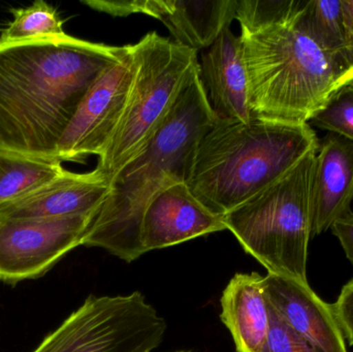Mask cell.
<instances>
[{
    "label": "cell",
    "instance_id": "13",
    "mask_svg": "<svg viewBox=\"0 0 353 352\" xmlns=\"http://www.w3.org/2000/svg\"><path fill=\"white\" fill-rule=\"evenodd\" d=\"M111 182L95 169L64 171L26 196L0 206V219H51L92 215L107 196Z\"/></svg>",
    "mask_w": 353,
    "mask_h": 352
},
{
    "label": "cell",
    "instance_id": "3",
    "mask_svg": "<svg viewBox=\"0 0 353 352\" xmlns=\"http://www.w3.org/2000/svg\"><path fill=\"white\" fill-rule=\"evenodd\" d=\"M216 120L197 62L152 138L112 179L82 245L103 248L128 262L145 254L141 225L147 205L161 190L187 181L197 145Z\"/></svg>",
    "mask_w": 353,
    "mask_h": 352
},
{
    "label": "cell",
    "instance_id": "22",
    "mask_svg": "<svg viewBox=\"0 0 353 352\" xmlns=\"http://www.w3.org/2000/svg\"><path fill=\"white\" fill-rule=\"evenodd\" d=\"M331 305L344 339L353 346V278L344 285L337 301Z\"/></svg>",
    "mask_w": 353,
    "mask_h": 352
},
{
    "label": "cell",
    "instance_id": "23",
    "mask_svg": "<svg viewBox=\"0 0 353 352\" xmlns=\"http://www.w3.org/2000/svg\"><path fill=\"white\" fill-rule=\"evenodd\" d=\"M332 233L339 240L346 258L353 266V212L350 211L341 218L334 222L331 227Z\"/></svg>",
    "mask_w": 353,
    "mask_h": 352
},
{
    "label": "cell",
    "instance_id": "19",
    "mask_svg": "<svg viewBox=\"0 0 353 352\" xmlns=\"http://www.w3.org/2000/svg\"><path fill=\"white\" fill-rule=\"evenodd\" d=\"M14 20L2 30L0 41H17L39 37H63V21L57 10L43 0L28 8L12 10Z\"/></svg>",
    "mask_w": 353,
    "mask_h": 352
},
{
    "label": "cell",
    "instance_id": "24",
    "mask_svg": "<svg viewBox=\"0 0 353 352\" xmlns=\"http://www.w3.org/2000/svg\"><path fill=\"white\" fill-rule=\"evenodd\" d=\"M344 26H345L346 45L353 57V0H342Z\"/></svg>",
    "mask_w": 353,
    "mask_h": 352
},
{
    "label": "cell",
    "instance_id": "10",
    "mask_svg": "<svg viewBox=\"0 0 353 352\" xmlns=\"http://www.w3.org/2000/svg\"><path fill=\"white\" fill-rule=\"evenodd\" d=\"M85 4L115 17L144 14L163 22L179 45L193 51L207 49L236 19L238 0L163 1L87 0Z\"/></svg>",
    "mask_w": 353,
    "mask_h": 352
},
{
    "label": "cell",
    "instance_id": "20",
    "mask_svg": "<svg viewBox=\"0 0 353 352\" xmlns=\"http://www.w3.org/2000/svg\"><path fill=\"white\" fill-rule=\"evenodd\" d=\"M309 124L353 142V83L342 87Z\"/></svg>",
    "mask_w": 353,
    "mask_h": 352
},
{
    "label": "cell",
    "instance_id": "25",
    "mask_svg": "<svg viewBox=\"0 0 353 352\" xmlns=\"http://www.w3.org/2000/svg\"><path fill=\"white\" fill-rule=\"evenodd\" d=\"M178 352H189V351H178Z\"/></svg>",
    "mask_w": 353,
    "mask_h": 352
},
{
    "label": "cell",
    "instance_id": "9",
    "mask_svg": "<svg viewBox=\"0 0 353 352\" xmlns=\"http://www.w3.org/2000/svg\"><path fill=\"white\" fill-rule=\"evenodd\" d=\"M134 76L130 45L125 55L101 74L79 105L57 148L59 161L101 157L119 126Z\"/></svg>",
    "mask_w": 353,
    "mask_h": 352
},
{
    "label": "cell",
    "instance_id": "8",
    "mask_svg": "<svg viewBox=\"0 0 353 352\" xmlns=\"http://www.w3.org/2000/svg\"><path fill=\"white\" fill-rule=\"evenodd\" d=\"M91 218L0 219V280L14 284L43 276L82 245Z\"/></svg>",
    "mask_w": 353,
    "mask_h": 352
},
{
    "label": "cell",
    "instance_id": "18",
    "mask_svg": "<svg viewBox=\"0 0 353 352\" xmlns=\"http://www.w3.org/2000/svg\"><path fill=\"white\" fill-rule=\"evenodd\" d=\"M306 18L317 43L330 53L353 65V57L346 45L342 0L307 1Z\"/></svg>",
    "mask_w": 353,
    "mask_h": 352
},
{
    "label": "cell",
    "instance_id": "15",
    "mask_svg": "<svg viewBox=\"0 0 353 352\" xmlns=\"http://www.w3.org/2000/svg\"><path fill=\"white\" fill-rule=\"evenodd\" d=\"M199 74L210 105L219 119L251 121L248 78L240 37L224 29L201 51Z\"/></svg>",
    "mask_w": 353,
    "mask_h": 352
},
{
    "label": "cell",
    "instance_id": "12",
    "mask_svg": "<svg viewBox=\"0 0 353 352\" xmlns=\"http://www.w3.org/2000/svg\"><path fill=\"white\" fill-rule=\"evenodd\" d=\"M224 229L223 218L208 210L182 182L161 190L147 205L141 243L146 253Z\"/></svg>",
    "mask_w": 353,
    "mask_h": 352
},
{
    "label": "cell",
    "instance_id": "5",
    "mask_svg": "<svg viewBox=\"0 0 353 352\" xmlns=\"http://www.w3.org/2000/svg\"><path fill=\"white\" fill-rule=\"evenodd\" d=\"M317 151L309 152L279 179L222 217L226 229L268 273L302 283H308L311 192Z\"/></svg>",
    "mask_w": 353,
    "mask_h": 352
},
{
    "label": "cell",
    "instance_id": "4",
    "mask_svg": "<svg viewBox=\"0 0 353 352\" xmlns=\"http://www.w3.org/2000/svg\"><path fill=\"white\" fill-rule=\"evenodd\" d=\"M319 144L309 123L217 118L197 145L186 184L208 210L223 217Z\"/></svg>",
    "mask_w": 353,
    "mask_h": 352
},
{
    "label": "cell",
    "instance_id": "16",
    "mask_svg": "<svg viewBox=\"0 0 353 352\" xmlns=\"http://www.w3.org/2000/svg\"><path fill=\"white\" fill-rule=\"evenodd\" d=\"M221 320L230 330L238 352H259L270 330V307L263 276L234 275L221 298Z\"/></svg>",
    "mask_w": 353,
    "mask_h": 352
},
{
    "label": "cell",
    "instance_id": "17",
    "mask_svg": "<svg viewBox=\"0 0 353 352\" xmlns=\"http://www.w3.org/2000/svg\"><path fill=\"white\" fill-rule=\"evenodd\" d=\"M61 163L0 149V206L59 177L65 171Z\"/></svg>",
    "mask_w": 353,
    "mask_h": 352
},
{
    "label": "cell",
    "instance_id": "21",
    "mask_svg": "<svg viewBox=\"0 0 353 352\" xmlns=\"http://www.w3.org/2000/svg\"><path fill=\"white\" fill-rule=\"evenodd\" d=\"M270 307V306H269ZM270 330L259 352H317L306 341L292 332L270 307Z\"/></svg>",
    "mask_w": 353,
    "mask_h": 352
},
{
    "label": "cell",
    "instance_id": "2",
    "mask_svg": "<svg viewBox=\"0 0 353 352\" xmlns=\"http://www.w3.org/2000/svg\"><path fill=\"white\" fill-rule=\"evenodd\" d=\"M305 0H238L251 117L309 123L353 83V65L313 37Z\"/></svg>",
    "mask_w": 353,
    "mask_h": 352
},
{
    "label": "cell",
    "instance_id": "1",
    "mask_svg": "<svg viewBox=\"0 0 353 352\" xmlns=\"http://www.w3.org/2000/svg\"><path fill=\"white\" fill-rule=\"evenodd\" d=\"M126 51L68 34L0 41V149L57 161L85 95Z\"/></svg>",
    "mask_w": 353,
    "mask_h": 352
},
{
    "label": "cell",
    "instance_id": "6",
    "mask_svg": "<svg viewBox=\"0 0 353 352\" xmlns=\"http://www.w3.org/2000/svg\"><path fill=\"white\" fill-rule=\"evenodd\" d=\"M130 48L134 60L132 88L119 126L97 167L110 182L152 138L199 62L197 52L155 31Z\"/></svg>",
    "mask_w": 353,
    "mask_h": 352
},
{
    "label": "cell",
    "instance_id": "11",
    "mask_svg": "<svg viewBox=\"0 0 353 352\" xmlns=\"http://www.w3.org/2000/svg\"><path fill=\"white\" fill-rule=\"evenodd\" d=\"M263 293L278 318L317 352H348L331 304L325 303L309 283L268 273Z\"/></svg>",
    "mask_w": 353,
    "mask_h": 352
},
{
    "label": "cell",
    "instance_id": "7",
    "mask_svg": "<svg viewBox=\"0 0 353 352\" xmlns=\"http://www.w3.org/2000/svg\"><path fill=\"white\" fill-rule=\"evenodd\" d=\"M167 322L139 291L90 296L32 352H151Z\"/></svg>",
    "mask_w": 353,
    "mask_h": 352
},
{
    "label": "cell",
    "instance_id": "14",
    "mask_svg": "<svg viewBox=\"0 0 353 352\" xmlns=\"http://www.w3.org/2000/svg\"><path fill=\"white\" fill-rule=\"evenodd\" d=\"M353 142L329 134L315 157L311 192L312 237L331 229L336 220L352 210Z\"/></svg>",
    "mask_w": 353,
    "mask_h": 352
}]
</instances>
